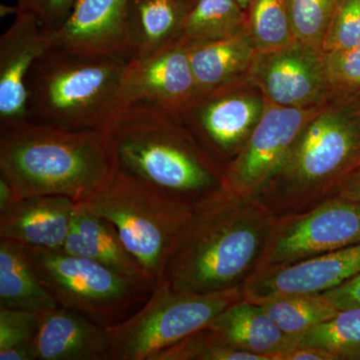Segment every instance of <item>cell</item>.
Returning <instances> with one entry per match:
<instances>
[{"label":"cell","mask_w":360,"mask_h":360,"mask_svg":"<svg viewBox=\"0 0 360 360\" xmlns=\"http://www.w3.org/2000/svg\"><path fill=\"white\" fill-rule=\"evenodd\" d=\"M276 219L257 198L222 187L194 205L162 279L191 293L243 286L257 269Z\"/></svg>","instance_id":"6da1fadb"},{"label":"cell","mask_w":360,"mask_h":360,"mask_svg":"<svg viewBox=\"0 0 360 360\" xmlns=\"http://www.w3.org/2000/svg\"><path fill=\"white\" fill-rule=\"evenodd\" d=\"M118 170L108 132L32 120L0 127V176L13 187L16 202L37 195L86 202Z\"/></svg>","instance_id":"7a4b0ae2"},{"label":"cell","mask_w":360,"mask_h":360,"mask_svg":"<svg viewBox=\"0 0 360 360\" xmlns=\"http://www.w3.org/2000/svg\"><path fill=\"white\" fill-rule=\"evenodd\" d=\"M360 172V96L329 91L253 195L276 217L336 195Z\"/></svg>","instance_id":"3957f363"},{"label":"cell","mask_w":360,"mask_h":360,"mask_svg":"<svg viewBox=\"0 0 360 360\" xmlns=\"http://www.w3.org/2000/svg\"><path fill=\"white\" fill-rule=\"evenodd\" d=\"M106 132L120 168L165 198L195 205L222 188L224 165L180 115L122 108Z\"/></svg>","instance_id":"277c9868"},{"label":"cell","mask_w":360,"mask_h":360,"mask_svg":"<svg viewBox=\"0 0 360 360\" xmlns=\"http://www.w3.org/2000/svg\"><path fill=\"white\" fill-rule=\"evenodd\" d=\"M127 63L117 56L51 49L28 78V120L106 132L120 110V82Z\"/></svg>","instance_id":"5b68a950"},{"label":"cell","mask_w":360,"mask_h":360,"mask_svg":"<svg viewBox=\"0 0 360 360\" xmlns=\"http://www.w3.org/2000/svg\"><path fill=\"white\" fill-rule=\"evenodd\" d=\"M79 205L115 225L155 283L162 279L194 210L193 205L156 193L122 168L103 191Z\"/></svg>","instance_id":"8992f818"},{"label":"cell","mask_w":360,"mask_h":360,"mask_svg":"<svg viewBox=\"0 0 360 360\" xmlns=\"http://www.w3.org/2000/svg\"><path fill=\"white\" fill-rule=\"evenodd\" d=\"M25 248L58 307L84 314L105 328L135 314L155 288L89 258L63 250Z\"/></svg>","instance_id":"52a82bcc"},{"label":"cell","mask_w":360,"mask_h":360,"mask_svg":"<svg viewBox=\"0 0 360 360\" xmlns=\"http://www.w3.org/2000/svg\"><path fill=\"white\" fill-rule=\"evenodd\" d=\"M243 297V286L220 292L191 293L174 290L161 279L141 309L108 328L110 360H151L161 350L207 326Z\"/></svg>","instance_id":"ba28073f"},{"label":"cell","mask_w":360,"mask_h":360,"mask_svg":"<svg viewBox=\"0 0 360 360\" xmlns=\"http://www.w3.org/2000/svg\"><path fill=\"white\" fill-rule=\"evenodd\" d=\"M360 243V201L336 194L276 217L255 272L302 262Z\"/></svg>","instance_id":"9c48e42d"},{"label":"cell","mask_w":360,"mask_h":360,"mask_svg":"<svg viewBox=\"0 0 360 360\" xmlns=\"http://www.w3.org/2000/svg\"><path fill=\"white\" fill-rule=\"evenodd\" d=\"M264 108L262 91L248 77L201 94L180 116L205 150L224 167L245 146Z\"/></svg>","instance_id":"30bf717a"},{"label":"cell","mask_w":360,"mask_h":360,"mask_svg":"<svg viewBox=\"0 0 360 360\" xmlns=\"http://www.w3.org/2000/svg\"><path fill=\"white\" fill-rule=\"evenodd\" d=\"M322 103L291 108L265 101L264 115L245 146L224 167L222 187L239 195H255L276 172L300 130L316 115Z\"/></svg>","instance_id":"8fae6325"},{"label":"cell","mask_w":360,"mask_h":360,"mask_svg":"<svg viewBox=\"0 0 360 360\" xmlns=\"http://www.w3.org/2000/svg\"><path fill=\"white\" fill-rule=\"evenodd\" d=\"M198 96L187 47L174 40L160 51L129 60L120 82V106L181 115Z\"/></svg>","instance_id":"7c38bea8"},{"label":"cell","mask_w":360,"mask_h":360,"mask_svg":"<svg viewBox=\"0 0 360 360\" xmlns=\"http://www.w3.org/2000/svg\"><path fill=\"white\" fill-rule=\"evenodd\" d=\"M248 79L265 101L278 105L314 106L329 94L326 52L298 41L255 52Z\"/></svg>","instance_id":"4fadbf2b"},{"label":"cell","mask_w":360,"mask_h":360,"mask_svg":"<svg viewBox=\"0 0 360 360\" xmlns=\"http://www.w3.org/2000/svg\"><path fill=\"white\" fill-rule=\"evenodd\" d=\"M51 49L52 30L18 11L0 39V127L30 120L28 78L37 61Z\"/></svg>","instance_id":"5bb4252c"},{"label":"cell","mask_w":360,"mask_h":360,"mask_svg":"<svg viewBox=\"0 0 360 360\" xmlns=\"http://www.w3.org/2000/svg\"><path fill=\"white\" fill-rule=\"evenodd\" d=\"M360 274V243L302 262L255 272L243 285L255 302L298 293H323Z\"/></svg>","instance_id":"9a60e30c"},{"label":"cell","mask_w":360,"mask_h":360,"mask_svg":"<svg viewBox=\"0 0 360 360\" xmlns=\"http://www.w3.org/2000/svg\"><path fill=\"white\" fill-rule=\"evenodd\" d=\"M130 0H77L63 25L52 30L53 49L130 60Z\"/></svg>","instance_id":"2e32d148"},{"label":"cell","mask_w":360,"mask_h":360,"mask_svg":"<svg viewBox=\"0 0 360 360\" xmlns=\"http://www.w3.org/2000/svg\"><path fill=\"white\" fill-rule=\"evenodd\" d=\"M32 345L35 360H110L108 328L61 307L39 314Z\"/></svg>","instance_id":"e0dca14e"},{"label":"cell","mask_w":360,"mask_h":360,"mask_svg":"<svg viewBox=\"0 0 360 360\" xmlns=\"http://www.w3.org/2000/svg\"><path fill=\"white\" fill-rule=\"evenodd\" d=\"M77 202L60 195L23 198L0 213V238L30 248L63 250Z\"/></svg>","instance_id":"ac0fdd59"},{"label":"cell","mask_w":360,"mask_h":360,"mask_svg":"<svg viewBox=\"0 0 360 360\" xmlns=\"http://www.w3.org/2000/svg\"><path fill=\"white\" fill-rule=\"evenodd\" d=\"M63 250L89 258L139 283L155 285L148 272L127 250L115 225L79 203Z\"/></svg>","instance_id":"d6986e66"},{"label":"cell","mask_w":360,"mask_h":360,"mask_svg":"<svg viewBox=\"0 0 360 360\" xmlns=\"http://www.w3.org/2000/svg\"><path fill=\"white\" fill-rule=\"evenodd\" d=\"M208 326L234 347L265 360H278L293 345V338L279 328L262 304L245 297L220 312Z\"/></svg>","instance_id":"ffe728a7"},{"label":"cell","mask_w":360,"mask_h":360,"mask_svg":"<svg viewBox=\"0 0 360 360\" xmlns=\"http://www.w3.org/2000/svg\"><path fill=\"white\" fill-rule=\"evenodd\" d=\"M187 51L200 96L248 78L257 52L248 28L231 39L187 47Z\"/></svg>","instance_id":"44dd1931"},{"label":"cell","mask_w":360,"mask_h":360,"mask_svg":"<svg viewBox=\"0 0 360 360\" xmlns=\"http://www.w3.org/2000/svg\"><path fill=\"white\" fill-rule=\"evenodd\" d=\"M58 307L25 246L0 238V307L41 314Z\"/></svg>","instance_id":"7402d4cb"},{"label":"cell","mask_w":360,"mask_h":360,"mask_svg":"<svg viewBox=\"0 0 360 360\" xmlns=\"http://www.w3.org/2000/svg\"><path fill=\"white\" fill-rule=\"evenodd\" d=\"M186 11L179 0H130L132 58L148 56L174 41Z\"/></svg>","instance_id":"603a6c76"},{"label":"cell","mask_w":360,"mask_h":360,"mask_svg":"<svg viewBox=\"0 0 360 360\" xmlns=\"http://www.w3.org/2000/svg\"><path fill=\"white\" fill-rule=\"evenodd\" d=\"M245 30L248 13L236 0H195L174 40L191 47L231 39Z\"/></svg>","instance_id":"cb8c5ba5"},{"label":"cell","mask_w":360,"mask_h":360,"mask_svg":"<svg viewBox=\"0 0 360 360\" xmlns=\"http://www.w3.org/2000/svg\"><path fill=\"white\" fill-rule=\"evenodd\" d=\"M257 303L262 305L279 328L292 338L333 319L340 311L324 293L283 295Z\"/></svg>","instance_id":"d4e9b609"},{"label":"cell","mask_w":360,"mask_h":360,"mask_svg":"<svg viewBox=\"0 0 360 360\" xmlns=\"http://www.w3.org/2000/svg\"><path fill=\"white\" fill-rule=\"evenodd\" d=\"M295 345L321 348L336 360H360V307L340 309L333 319L293 338Z\"/></svg>","instance_id":"484cf974"},{"label":"cell","mask_w":360,"mask_h":360,"mask_svg":"<svg viewBox=\"0 0 360 360\" xmlns=\"http://www.w3.org/2000/svg\"><path fill=\"white\" fill-rule=\"evenodd\" d=\"M246 13L257 51H274L295 41L288 0H250Z\"/></svg>","instance_id":"4316f807"},{"label":"cell","mask_w":360,"mask_h":360,"mask_svg":"<svg viewBox=\"0 0 360 360\" xmlns=\"http://www.w3.org/2000/svg\"><path fill=\"white\" fill-rule=\"evenodd\" d=\"M151 360H265L227 342L205 326L156 354Z\"/></svg>","instance_id":"83f0119b"},{"label":"cell","mask_w":360,"mask_h":360,"mask_svg":"<svg viewBox=\"0 0 360 360\" xmlns=\"http://www.w3.org/2000/svg\"><path fill=\"white\" fill-rule=\"evenodd\" d=\"M338 0H288L295 41L321 49Z\"/></svg>","instance_id":"f1b7e54d"},{"label":"cell","mask_w":360,"mask_h":360,"mask_svg":"<svg viewBox=\"0 0 360 360\" xmlns=\"http://www.w3.org/2000/svg\"><path fill=\"white\" fill-rule=\"evenodd\" d=\"M360 44V0H338L321 49L328 52Z\"/></svg>","instance_id":"f546056e"},{"label":"cell","mask_w":360,"mask_h":360,"mask_svg":"<svg viewBox=\"0 0 360 360\" xmlns=\"http://www.w3.org/2000/svg\"><path fill=\"white\" fill-rule=\"evenodd\" d=\"M326 54L329 91L360 96V44Z\"/></svg>","instance_id":"4dcf8cb0"},{"label":"cell","mask_w":360,"mask_h":360,"mask_svg":"<svg viewBox=\"0 0 360 360\" xmlns=\"http://www.w3.org/2000/svg\"><path fill=\"white\" fill-rule=\"evenodd\" d=\"M39 314L0 307V352L32 347Z\"/></svg>","instance_id":"1f68e13d"},{"label":"cell","mask_w":360,"mask_h":360,"mask_svg":"<svg viewBox=\"0 0 360 360\" xmlns=\"http://www.w3.org/2000/svg\"><path fill=\"white\" fill-rule=\"evenodd\" d=\"M77 0H18L20 13L33 16L47 30L63 25Z\"/></svg>","instance_id":"d6a6232c"},{"label":"cell","mask_w":360,"mask_h":360,"mask_svg":"<svg viewBox=\"0 0 360 360\" xmlns=\"http://www.w3.org/2000/svg\"><path fill=\"white\" fill-rule=\"evenodd\" d=\"M323 293L338 309L360 307V274Z\"/></svg>","instance_id":"836d02e7"},{"label":"cell","mask_w":360,"mask_h":360,"mask_svg":"<svg viewBox=\"0 0 360 360\" xmlns=\"http://www.w3.org/2000/svg\"><path fill=\"white\" fill-rule=\"evenodd\" d=\"M278 360H336L333 354L321 348L295 345L279 354Z\"/></svg>","instance_id":"e575fe53"},{"label":"cell","mask_w":360,"mask_h":360,"mask_svg":"<svg viewBox=\"0 0 360 360\" xmlns=\"http://www.w3.org/2000/svg\"><path fill=\"white\" fill-rule=\"evenodd\" d=\"M15 203L13 187L4 177L0 176V213L6 212Z\"/></svg>","instance_id":"d590c367"},{"label":"cell","mask_w":360,"mask_h":360,"mask_svg":"<svg viewBox=\"0 0 360 360\" xmlns=\"http://www.w3.org/2000/svg\"><path fill=\"white\" fill-rule=\"evenodd\" d=\"M338 194L360 201V172Z\"/></svg>","instance_id":"8d00e7d4"},{"label":"cell","mask_w":360,"mask_h":360,"mask_svg":"<svg viewBox=\"0 0 360 360\" xmlns=\"http://www.w3.org/2000/svg\"><path fill=\"white\" fill-rule=\"evenodd\" d=\"M236 2L239 4V6L243 9V11H248V6H250V0H236Z\"/></svg>","instance_id":"74e56055"},{"label":"cell","mask_w":360,"mask_h":360,"mask_svg":"<svg viewBox=\"0 0 360 360\" xmlns=\"http://www.w3.org/2000/svg\"><path fill=\"white\" fill-rule=\"evenodd\" d=\"M179 1L182 4V6L186 7V9H188L189 7L193 6L195 0H179Z\"/></svg>","instance_id":"f35d334b"}]
</instances>
